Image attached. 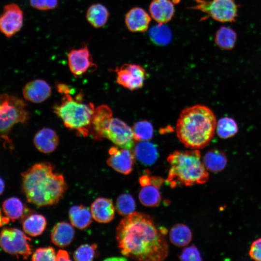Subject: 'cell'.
Segmentation results:
<instances>
[{"instance_id": "1", "label": "cell", "mask_w": 261, "mask_h": 261, "mask_svg": "<svg viewBox=\"0 0 261 261\" xmlns=\"http://www.w3.org/2000/svg\"><path fill=\"white\" fill-rule=\"evenodd\" d=\"M166 230L159 229L153 219L134 212L124 217L116 229V239L121 254L143 261H160L169 253Z\"/></svg>"}, {"instance_id": "2", "label": "cell", "mask_w": 261, "mask_h": 261, "mask_svg": "<svg viewBox=\"0 0 261 261\" xmlns=\"http://www.w3.org/2000/svg\"><path fill=\"white\" fill-rule=\"evenodd\" d=\"M49 162L36 163L22 174V187L28 202L38 206L55 204L67 189L63 176Z\"/></svg>"}, {"instance_id": "3", "label": "cell", "mask_w": 261, "mask_h": 261, "mask_svg": "<svg viewBox=\"0 0 261 261\" xmlns=\"http://www.w3.org/2000/svg\"><path fill=\"white\" fill-rule=\"evenodd\" d=\"M217 120L208 107L196 104L184 109L176 124V132L179 141L190 149L205 147L213 138Z\"/></svg>"}, {"instance_id": "4", "label": "cell", "mask_w": 261, "mask_h": 261, "mask_svg": "<svg viewBox=\"0 0 261 261\" xmlns=\"http://www.w3.org/2000/svg\"><path fill=\"white\" fill-rule=\"evenodd\" d=\"M167 160L170 168L166 182L172 188L203 184L209 178L198 149L175 151L168 156Z\"/></svg>"}, {"instance_id": "5", "label": "cell", "mask_w": 261, "mask_h": 261, "mask_svg": "<svg viewBox=\"0 0 261 261\" xmlns=\"http://www.w3.org/2000/svg\"><path fill=\"white\" fill-rule=\"evenodd\" d=\"M64 95L60 103L54 106V112L66 127L76 130L84 137L87 136L95 109L93 104L82 102L81 95L74 100L69 94Z\"/></svg>"}, {"instance_id": "6", "label": "cell", "mask_w": 261, "mask_h": 261, "mask_svg": "<svg viewBox=\"0 0 261 261\" xmlns=\"http://www.w3.org/2000/svg\"><path fill=\"white\" fill-rule=\"evenodd\" d=\"M26 104L21 99L8 94L0 95V142L10 149H14L12 140L9 136L14 126L25 124L29 118Z\"/></svg>"}, {"instance_id": "7", "label": "cell", "mask_w": 261, "mask_h": 261, "mask_svg": "<svg viewBox=\"0 0 261 261\" xmlns=\"http://www.w3.org/2000/svg\"><path fill=\"white\" fill-rule=\"evenodd\" d=\"M195 4L188 8L200 11L218 22H235L238 16V5L235 0H195Z\"/></svg>"}, {"instance_id": "8", "label": "cell", "mask_w": 261, "mask_h": 261, "mask_svg": "<svg viewBox=\"0 0 261 261\" xmlns=\"http://www.w3.org/2000/svg\"><path fill=\"white\" fill-rule=\"evenodd\" d=\"M31 239L17 228H5L0 232V246L6 253L27 259L32 253Z\"/></svg>"}, {"instance_id": "9", "label": "cell", "mask_w": 261, "mask_h": 261, "mask_svg": "<svg viewBox=\"0 0 261 261\" xmlns=\"http://www.w3.org/2000/svg\"><path fill=\"white\" fill-rule=\"evenodd\" d=\"M116 82L130 90L139 89L143 87L146 78V72L140 65L125 63L115 70Z\"/></svg>"}, {"instance_id": "10", "label": "cell", "mask_w": 261, "mask_h": 261, "mask_svg": "<svg viewBox=\"0 0 261 261\" xmlns=\"http://www.w3.org/2000/svg\"><path fill=\"white\" fill-rule=\"evenodd\" d=\"M106 138L116 146L132 149L135 145L132 129L122 120L113 117L107 131Z\"/></svg>"}, {"instance_id": "11", "label": "cell", "mask_w": 261, "mask_h": 261, "mask_svg": "<svg viewBox=\"0 0 261 261\" xmlns=\"http://www.w3.org/2000/svg\"><path fill=\"white\" fill-rule=\"evenodd\" d=\"M23 13L15 3L6 5L0 14V32L7 37H11L21 29Z\"/></svg>"}, {"instance_id": "12", "label": "cell", "mask_w": 261, "mask_h": 261, "mask_svg": "<svg viewBox=\"0 0 261 261\" xmlns=\"http://www.w3.org/2000/svg\"><path fill=\"white\" fill-rule=\"evenodd\" d=\"M68 61L69 69L75 77L81 76L96 68L86 44L78 49H71L68 54Z\"/></svg>"}, {"instance_id": "13", "label": "cell", "mask_w": 261, "mask_h": 261, "mask_svg": "<svg viewBox=\"0 0 261 261\" xmlns=\"http://www.w3.org/2000/svg\"><path fill=\"white\" fill-rule=\"evenodd\" d=\"M111 108L106 105H101L95 108L89 128V134L96 141L106 138L107 131L113 118Z\"/></svg>"}, {"instance_id": "14", "label": "cell", "mask_w": 261, "mask_h": 261, "mask_svg": "<svg viewBox=\"0 0 261 261\" xmlns=\"http://www.w3.org/2000/svg\"><path fill=\"white\" fill-rule=\"evenodd\" d=\"M108 153L109 157L106 162L110 167L124 174L131 173L135 158L131 149L114 146L109 149Z\"/></svg>"}, {"instance_id": "15", "label": "cell", "mask_w": 261, "mask_h": 261, "mask_svg": "<svg viewBox=\"0 0 261 261\" xmlns=\"http://www.w3.org/2000/svg\"><path fill=\"white\" fill-rule=\"evenodd\" d=\"M151 17L143 8L135 7L126 14L125 23L127 28L132 32H144L149 27Z\"/></svg>"}, {"instance_id": "16", "label": "cell", "mask_w": 261, "mask_h": 261, "mask_svg": "<svg viewBox=\"0 0 261 261\" xmlns=\"http://www.w3.org/2000/svg\"><path fill=\"white\" fill-rule=\"evenodd\" d=\"M51 95L50 86L42 79H35L29 82L23 89L25 99L34 103L42 102L48 99Z\"/></svg>"}, {"instance_id": "17", "label": "cell", "mask_w": 261, "mask_h": 261, "mask_svg": "<svg viewBox=\"0 0 261 261\" xmlns=\"http://www.w3.org/2000/svg\"><path fill=\"white\" fill-rule=\"evenodd\" d=\"M58 143V137L56 132L48 128L39 130L33 138V143L36 148L41 152L45 154L55 150Z\"/></svg>"}, {"instance_id": "18", "label": "cell", "mask_w": 261, "mask_h": 261, "mask_svg": "<svg viewBox=\"0 0 261 261\" xmlns=\"http://www.w3.org/2000/svg\"><path fill=\"white\" fill-rule=\"evenodd\" d=\"M92 218L96 221L106 223L113 220L115 209L112 201L105 198H98L91 205Z\"/></svg>"}, {"instance_id": "19", "label": "cell", "mask_w": 261, "mask_h": 261, "mask_svg": "<svg viewBox=\"0 0 261 261\" xmlns=\"http://www.w3.org/2000/svg\"><path fill=\"white\" fill-rule=\"evenodd\" d=\"M151 17L158 24L169 22L174 14L173 2L170 0H153L149 6Z\"/></svg>"}, {"instance_id": "20", "label": "cell", "mask_w": 261, "mask_h": 261, "mask_svg": "<svg viewBox=\"0 0 261 261\" xmlns=\"http://www.w3.org/2000/svg\"><path fill=\"white\" fill-rule=\"evenodd\" d=\"M74 235V230L72 225L65 222H60L53 227L50 237L54 245L60 247H64L71 244Z\"/></svg>"}, {"instance_id": "21", "label": "cell", "mask_w": 261, "mask_h": 261, "mask_svg": "<svg viewBox=\"0 0 261 261\" xmlns=\"http://www.w3.org/2000/svg\"><path fill=\"white\" fill-rule=\"evenodd\" d=\"M69 219L72 226L84 229L92 222V214L88 208L83 205H74L69 211Z\"/></svg>"}, {"instance_id": "22", "label": "cell", "mask_w": 261, "mask_h": 261, "mask_svg": "<svg viewBox=\"0 0 261 261\" xmlns=\"http://www.w3.org/2000/svg\"><path fill=\"white\" fill-rule=\"evenodd\" d=\"M203 161L207 170L213 173H218L225 168L227 159L224 152L213 149L206 152Z\"/></svg>"}, {"instance_id": "23", "label": "cell", "mask_w": 261, "mask_h": 261, "mask_svg": "<svg viewBox=\"0 0 261 261\" xmlns=\"http://www.w3.org/2000/svg\"><path fill=\"white\" fill-rule=\"evenodd\" d=\"M109 13L107 8L100 3L90 5L86 13L88 22L95 28H100L105 25L108 21Z\"/></svg>"}, {"instance_id": "24", "label": "cell", "mask_w": 261, "mask_h": 261, "mask_svg": "<svg viewBox=\"0 0 261 261\" xmlns=\"http://www.w3.org/2000/svg\"><path fill=\"white\" fill-rule=\"evenodd\" d=\"M45 217L40 214H32L28 216L22 222V227L25 233L31 236L41 235L46 226Z\"/></svg>"}, {"instance_id": "25", "label": "cell", "mask_w": 261, "mask_h": 261, "mask_svg": "<svg viewBox=\"0 0 261 261\" xmlns=\"http://www.w3.org/2000/svg\"><path fill=\"white\" fill-rule=\"evenodd\" d=\"M133 151L135 157L145 165L153 164L158 157L157 149L152 144L142 141L135 147Z\"/></svg>"}, {"instance_id": "26", "label": "cell", "mask_w": 261, "mask_h": 261, "mask_svg": "<svg viewBox=\"0 0 261 261\" xmlns=\"http://www.w3.org/2000/svg\"><path fill=\"white\" fill-rule=\"evenodd\" d=\"M192 234L190 229L184 224H176L170 230L169 239L174 246L178 247L188 245L192 239Z\"/></svg>"}, {"instance_id": "27", "label": "cell", "mask_w": 261, "mask_h": 261, "mask_svg": "<svg viewBox=\"0 0 261 261\" xmlns=\"http://www.w3.org/2000/svg\"><path fill=\"white\" fill-rule=\"evenodd\" d=\"M237 35L233 29L223 26L216 31L214 41L219 48L230 50L234 47Z\"/></svg>"}, {"instance_id": "28", "label": "cell", "mask_w": 261, "mask_h": 261, "mask_svg": "<svg viewBox=\"0 0 261 261\" xmlns=\"http://www.w3.org/2000/svg\"><path fill=\"white\" fill-rule=\"evenodd\" d=\"M2 207L5 216L12 221L22 217L26 211L22 201L16 197H11L5 200Z\"/></svg>"}, {"instance_id": "29", "label": "cell", "mask_w": 261, "mask_h": 261, "mask_svg": "<svg viewBox=\"0 0 261 261\" xmlns=\"http://www.w3.org/2000/svg\"><path fill=\"white\" fill-rule=\"evenodd\" d=\"M139 199L144 206H158L161 201V195L159 188L151 184L142 187L139 193Z\"/></svg>"}, {"instance_id": "30", "label": "cell", "mask_w": 261, "mask_h": 261, "mask_svg": "<svg viewBox=\"0 0 261 261\" xmlns=\"http://www.w3.org/2000/svg\"><path fill=\"white\" fill-rule=\"evenodd\" d=\"M238 129L235 121L228 117L220 118L217 123L216 129L218 136L222 139L233 136L238 132Z\"/></svg>"}, {"instance_id": "31", "label": "cell", "mask_w": 261, "mask_h": 261, "mask_svg": "<svg viewBox=\"0 0 261 261\" xmlns=\"http://www.w3.org/2000/svg\"><path fill=\"white\" fill-rule=\"evenodd\" d=\"M136 208L134 198L130 194L123 193L117 198L116 209L117 212L124 217L134 212Z\"/></svg>"}, {"instance_id": "32", "label": "cell", "mask_w": 261, "mask_h": 261, "mask_svg": "<svg viewBox=\"0 0 261 261\" xmlns=\"http://www.w3.org/2000/svg\"><path fill=\"white\" fill-rule=\"evenodd\" d=\"M134 139L137 141H147L152 138L153 128L151 124L146 120L135 123L132 128Z\"/></svg>"}, {"instance_id": "33", "label": "cell", "mask_w": 261, "mask_h": 261, "mask_svg": "<svg viewBox=\"0 0 261 261\" xmlns=\"http://www.w3.org/2000/svg\"><path fill=\"white\" fill-rule=\"evenodd\" d=\"M159 24L150 29V38L152 41L157 44H166L171 39V32L164 24Z\"/></svg>"}, {"instance_id": "34", "label": "cell", "mask_w": 261, "mask_h": 261, "mask_svg": "<svg viewBox=\"0 0 261 261\" xmlns=\"http://www.w3.org/2000/svg\"><path fill=\"white\" fill-rule=\"evenodd\" d=\"M97 248L95 244L82 245L74 251L73 259L77 261H92L95 257Z\"/></svg>"}, {"instance_id": "35", "label": "cell", "mask_w": 261, "mask_h": 261, "mask_svg": "<svg viewBox=\"0 0 261 261\" xmlns=\"http://www.w3.org/2000/svg\"><path fill=\"white\" fill-rule=\"evenodd\" d=\"M32 261H56L54 248L48 246L36 249L31 256Z\"/></svg>"}, {"instance_id": "36", "label": "cell", "mask_w": 261, "mask_h": 261, "mask_svg": "<svg viewBox=\"0 0 261 261\" xmlns=\"http://www.w3.org/2000/svg\"><path fill=\"white\" fill-rule=\"evenodd\" d=\"M179 258L181 261H199L202 260L199 250L194 245L184 248L179 256Z\"/></svg>"}, {"instance_id": "37", "label": "cell", "mask_w": 261, "mask_h": 261, "mask_svg": "<svg viewBox=\"0 0 261 261\" xmlns=\"http://www.w3.org/2000/svg\"><path fill=\"white\" fill-rule=\"evenodd\" d=\"M29 3L35 9L45 11L56 8L58 0H29Z\"/></svg>"}, {"instance_id": "38", "label": "cell", "mask_w": 261, "mask_h": 261, "mask_svg": "<svg viewBox=\"0 0 261 261\" xmlns=\"http://www.w3.org/2000/svg\"><path fill=\"white\" fill-rule=\"evenodd\" d=\"M249 255L255 261H261V238L252 242L250 247Z\"/></svg>"}, {"instance_id": "39", "label": "cell", "mask_w": 261, "mask_h": 261, "mask_svg": "<svg viewBox=\"0 0 261 261\" xmlns=\"http://www.w3.org/2000/svg\"><path fill=\"white\" fill-rule=\"evenodd\" d=\"M68 252L64 250L60 249L56 254V261H71Z\"/></svg>"}, {"instance_id": "40", "label": "cell", "mask_w": 261, "mask_h": 261, "mask_svg": "<svg viewBox=\"0 0 261 261\" xmlns=\"http://www.w3.org/2000/svg\"><path fill=\"white\" fill-rule=\"evenodd\" d=\"M150 183L158 188L163 183L164 180L159 176H153L150 177Z\"/></svg>"}, {"instance_id": "41", "label": "cell", "mask_w": 261, "mask_h": 261, "mask_svg": "<svg viewBox=\"0 0 261 261\" xmlns=\"http://www.w3.org/2000/svg\"><path fill=\"white\" fill-rule=\"evenodd\" d=\"M58 90L61 93L64 94H69L70 92V88L65 84H58L57 85Z\"/></svg>"}, {"instance_id": "42", "label": "cell", "mask_w": 261, "mask_h": 261, "mask_svg": "<svg viewBox=\"0 0 261 261\" xmlns=\"http://www.w3.org/2000/svg\"><path fill=\"white\" fill-rule=\"evenodd\" d=\"M140 184L142 187L150 184V177L146 175H143L139 179Z\"/></svg>"}, {"instance_id": "43", "label": "cell", "mask_w": 261, "mask_h": 261, "mask_svg": "<svg viewBox=\"0 0 261 261\" xmlns=\"http://www.w3.org/2000/svg\"><path fill=\"white\" fill-rule=\"evenodd\" d=\"M10 221V219L6 217H4L1 212V210L0 209V228L4 224H6L9 222Z\"/></svg>"}, {"instance_id": "44", "label": "cell", "mask_w": 261, "mask_h": 261, "mask_svg": "<svg viewBox=\"0 0 261 261\" xmlns=\"http://www.w3.org/2000/svg\"><path fill=\"white\" fill-rule=\"evenodd\" d=\"M5 188V184L3 180L0 177V195L3 193Z\"/></svg>"}]
</instances>
